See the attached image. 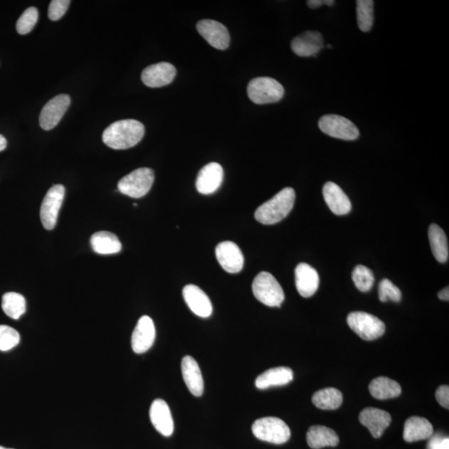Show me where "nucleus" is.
Here are the masks:
<instances>
[{"instance_id": "1", "label": "nucleus", "mask_w": 449, "mask_h": 449, "mask_svg": "<svg viewBox=\"0 0 449 449\" xmlns=\"http://www.w3.org/2000/svg\"><path fill=\"white\" fill-rule=\"evenodd\" d=\"M145 134V127L139 121L125 120L117 121L106 128L102 141L115 150H125L139 143Z\"/></svg>"}, {"instance_id": "2", "label": "nucleus", "mask_w": 449, "mask_h": 449, "mask_svg": "<svg viewBox=\"0 0 449 449\" xmlns=\"http://www.w3.org/2000/svg\"><path fill=\"white\" fill-rule=\"evenodd\" d=\"M295 200V190L290 187H286L273 199L258 207L255 212V220L264 225L278 223L293 209Z\"/></svg>"}, {"instance_id": "3", "label": "nucleus", "mask_w": 449, "mask_h": 449, "mask_svg": "<svg viewBox=\"0 0 449 449\" xmlns=\"http://www.w3.org/2000/svg\"><path fill=\"white\" fill-rule=\"evenodd\" d=\"M253 290L255 297L270 307H280L285 300L284 290L278 280L266 271L256 275Z\"/></svg>"}, {"instance_id": "4", "label": "nucleus", "mask_w": 449, "mask_h": 449, "mask_svg": "<svg viewBox=\"0 0 449 449\" xmlns=\"http://www.w3.org/2000/svg\"><path fill=\"white\" fill-rule=\"evenodd\" d=\"M248 95L255 105H268L279 102L285 95V90L274 78L259 77L249 83Z\"/></svg>"}, {"instance_id": "5", "label": "nucleus", "mask_w": 449, "mask_h": 449, "mask_svg": "<svg viewBox=\"0 0 449 449\" xmlns=\"http://www.w3.org/2000/svg\"><path fill=\"white\" fill-rule=\"evenodd\" d=\"M154 182V172L150 169L142 167L123 176L118 182L117 189L121 194L141 199L148 194Z\"/></svg>"}, {"instance_id": "6", "label": "nucleus", "mask_w": 449, "mask_h": 449, "mask_svg": "<svg viewBox=\"0 0 449 449\" xmlns=\"http://www.w3.org/2000/svg\"><path fill=\"white\" fill-rule=\"evenodd\" d=\"M255 438L261 441L274 444H283L290 438V429L283 421L275 417L258 419L253 426Z\"/></svg>"}, {"instance_id": "7", "label": "nucleus", "mask_w": 449, "mask_h": 449, "mask_svg": "<svg viewBox=\"0 0 449 449\" xmlns=\"http://www.w3.org/2000/svg\"><path fill=\"white\" fill-rule=\"evenodd\" d=\"M350 329L364 340H374L386 332V324L376 317L366 312L350 313L347 317Z\"/></svg>"}, {"instance_id": "8", "label": "nucleus", "mask_w": 449, "mask_h": 449, "mask_svg": "<svg viewBox=\"0 0 449 449\" xmlns=\"http://www.w3.org/2000/svg\"><path fill=\"white\" fill-rule=\"evenodd\" d=\"M319 127L325 134L338 139L353 141L359 136L358 127L347 117L339 115L323 116L319 121Z\"/></svg>"}, {"instance_id": "9", "label": "nucleus", "mask_w": 449, "mask_h": 449, "mask_svg": "<svg viewBox=\"0 0 449 449\" xmlns=\"http://www.w3.org/2000/svg\"><path fill=\"white\" fill-rule=\"evenodd\" d=\"M64 196L65 187L58 184L52 186L44 197L41 209V219L43 228L46 230L51 231L56 228Z\"/></svg>"}, {"instance_id": "10", "label": "nucleus", "mask_w": 449, "mask_h": 449, "mask_svg": "<svg viewBox=\"0 0 449 449\" xmlns=\"http://www.w3.org/2000/svg\"><path fill=\"white\" fill-rule=\"evenodd\" d=\"M71 98L67 95H60L48 101L39 116V125L43 130L49 131L56 127L70 105Z\"/></svg>"}, {"instance_id": "11", "label": "nucleus", "mask_w": 449, "mask_h": 449, "mask_svg": "<svg viewBox=\"0 0 449 449\" xmlns=\"http://www.w3.org/2000/svg\"><path fill=\"white\" fill-rule=\"evenodd\" d=\"M197 31L211 46L225 51L230 46L228 29L220 22L212 19H204L196 24Z\"/></svg>"}, {"instance_id": "12", "label": "nucleus", "mask_w": 449, "mask_h": 449, "mask_svg": "<svg viewBox=\"0 0 449 449\" xmlns=\"http://www.w3.org/2000/svg\"><path fill=\"white\" fill-rule=\"evenodd\" d=\"M216 259L226 273H240L244 266V255L238 245L233 241H223L216 248Z\"/></svg>"}, {"instance_id": "13", "label": "nucleus", "mask_w": 449, "mask_h": 449, "mask_svg": "<svg viewBox=\"0 0 449 449\" xmlns=\"http://www.w3.org/2000/svg\"><path fill=\"white\" fill-rule=\"evenodd\" d=\"M156 329L152 320L143 315L136 325L132 335V348L136 354H143L151 349L155 342Z\"/></svg>"}, {"instance_id": "14", "label": "nucleus", "mask_w": 449, "mask_h": 449, "mask_svg": "<svg viewBox=\"0 0 449 449\" xmlns=\"http://www.w3.org/2000/svg\"><path fill=\"white\" fill-rule=\"evenodd\" d=\"M176 74V68L171 63H155L142 71V81L147 87L161 88L170 85L174 81Z\"/></svg>"}, {"instance_id": "15", "label": "nucleus", "mask_w": 449, "mask_h": 449, "mask_svg": "<svg viewBox=\"0 0 449 449\" xmlns=\"http://www.w3.org/2000/svg\"><path fill=\"white\" fill-rule=\"evenodd\" d=\"M224 179V171L217 162L202 167L197 175L196 186L201 194L210 195L219 189Z\"/></svg>"}, {"instance_id": "16", "label": "nucleus", "mask_w": 449, "mask_h": 449, "mask_svg": "<svg viewBox=\"0 0 449 449\" xmlns=\"http://www.w3.org/2000/svg\"><path fill=\"white\" fill-rule=\"evenodd\" d=\"M295 285L302 297L309 298L317 292L319 285L317 270L307 263H300L295 270Z\"/></svg>"}, {"instance_id": "17", "label": "nucleus", "mask_w": 449, "mask_h": 449, "mask_svg": "<svg viewBox=\"0 0 449 449\" xmlns=\"http://www.w3.org/2000/svg\"><path fill=\"white\" fill-rule=\"evenodd\" d=\"M184 297L189 307L197 317L208 318L212 314V304L207 295L199 286L187 285L184 289Z\"/></svg>"}, {"instance_id": "18", "label": "nucleus", "mask_w": 449, "mask_h": 449, "mask_svg": "<svg viewBox=\"0 0 449 449\" xmlns=\"http://www.w3.org/2000/svg\"><path fill=\"white\" fill-rule=\"evenodd\" d=\"M359 422L366 427L374 438H379L383 435L386 429L391 423V414L376 408H366L359 414Z\"/></svg>"}, {"instance_id": "19", "label": "nucleus", "mask_w": 449, "mask_h": 449, "mask_svg": "<svg viewBox=\"0 0 449 449\" xmlns=\"http://www.w3.org/2000/svg\"><path fill=\"white\" fill-rule=\"evenodd\" d=\"M150 419L152 426L162 435L169 437L174 433V419H172L169 404L162 399L157 398L152 402L150 408Z\"/></svg>"}, {"instance_id": "20", "label": "nucleus", "mask_w": 449, "mask_h": 449, "mask_svg": "<svg viewBox=\"0 0 449 449\" xmlns=\"http://www.w3.org/2000/svg\"><path fill=\"white\" fill-rule=\"evenodd\" d=\"M324 48L322 34L317 31H307L295 37L291 42V48L300 57L317 56Z\"/></svg>"}, {"instance_id": "21", "label": "nucleus", "mask_w": 449, "mask_h": 449, "mask_svg": "<svg viewBox=\"0 0 449 449\" xmlns=\"http://www.w3.org/2000/svg\"><path fill=\"white\" fill-rule=\"evenodd\" d=\"M323 195L325 202L330 211L337 216H344L352 211V201L340 187L329 181L323 187Z\"/></svg>"}, {"instance_id": "22", "label": "nucleus", "mask_w": 449, "mask_h": 449, "mask_svg": "<svg viewBox=\"0 0 449 449\" xmlns=\"http://www.w3.org/2000/svg\"><path fill=\"white\" fill-rule=\"evenodd\" d=\"M181 373L189 391L196 397L202 396L204 381L199 364L191 356H185L181 361Z\"/></svg>"}, {"instance_id": "23", "label": "nucleus", "mask_w": 449, "mask_h": 449, "mask_svg": "<svg viewBox=\"0 0 449 449\" xmlns=\"http://www.w3.org/2000/svg\"><path fill=\"white\" fill-rule=\"evenodd\" d=\"M433 428L428 419L411 417L404 424L403 438L408 443L426 440L433 436Z\"/></svg>"}, {"instance_id": "24", "label": "nucleus", "mask_w": 449, "mask_h": 449, "mask_svg": "<svg viewBox=\"0 0 449 449\" xmlns=\"http://www.w3.org/2000/svg\"><path fill=\"white\" fill-rule=\"evenodd\" d=\"M292 369L288 367H278L266 370L255 379V386L265 389L274 386H282L293 381Z\"/></svg>"}, {"instance_id": "25", "label": "nucleus", "mask_w": 449, "mask_h": 449, "mask_svg": "<svg viewBox=\"0 0 449 449\" xmlns=\"http://www.w3.org/2000/svg\"><path fill=\"white\" fill-rule=\"evenodd\" d=\"M307 438L309 446L313 449L337 447L339 443L337 433L333 429L322 426L310 427Z\"/></svg>"}, {"instance_id": "26", "label": "nucleus", "mask_w": 449, "mask_h": 449, "mask_svg": "<svg viewBox=\"0 0 449 449\" xmlns=\"http://www.w3.org/2000/svg\"><path fill=\"white\" fill-rule=\"evenodd\" d=\"M92 248L100 255H113L120 253L122 244L117 236L110 231H98L92 236Z\"/></svg>"}, {"instance_id": "27", "label": "nucleus", "mask_w": 449, "mask_h": 449, "mask_svg": "<svg viewBox=\"0 0 449 449\" xmlns=\"http://www.w3.org/2000/svg\"><path fill=\"white\" fill-rule=\"evenodd\" d=\"M428 238L430 243L432 253L440 263H446L448 260V243L445 233L436 224H431L428 229Z\"/></svg>"}, {"instance_id": "28", "label": "nucleus", "mask_w": 449, "mask_h": 449, "mask_svg": "<svg viewBox=\"0 0 449 449\" xmlns=\"http://www.w3.org/2000/svg\"><path fill=\"white\" fill-rule=\"evenodd\" d=\"M369 392L377 399H389L401 396L402 389L399 384L387 377L374 379L369 384Z\"/></svg>"}, {"instance_id": "29", "label": "nucleus", "mask_w": 449, "mask_h": 449, "mask_svg": "<svg viewBox=\"0 0 449 449\" xmlns=\"http://www.w3.org/2000/svg\"><path fill=\"white\" fill-rule=\"evenodd\" d=\"M312 402L315 406L324 411H334L343 403L342 393L334 388L322 389L315 393Z\"/></svg>"}, {"instance_id": "30", "label": "nucleus", "mask_w": 449, "mask_h": 449, "mask_svg": "<svg viewBox=\"0 0 449 449\" xmlns=\"http://www.w3.org/2000/svg\"><path fill=\"white\" fill-rule=\"evenodd\" d=\"M2 309L9 317L19 319L26 312V299L16 292L6 293L2 298Z\"/></svg>"}, {"instance_id": "31", "label": "nucleus", "mask_w": 449, "mask_h": 449, "mask_svg": "<svg viewBox=\"0 0 449 449\" xmlns=\"http://www.w3.org/2000/svg\"><path fill=\"white\" fill-rule=\"evenodd\" d=\"M357 21L362 32H369L374 23V1L372 0H358Z\"/></svg>"}, {"instance_id": "32", "label": "nucleus", "mask_w": 449, "mask_h": 449, "mask_svg": "<svg viewBox=\"0 0 449 449\" xmlns=\"http://www.w3.org/2000/svg\"><path fill=\"white\" fill-rule=\"evenodd\" d=\"M352 280L357 289L362 292H367L371 290L374 283L372 270L362 265H357L354 269Z\"/></svg>"}, {"instance_id": "33", "label": "nucleus", "mask_w": 449, "mask_h": 449, "mask_svg": "<svg viewBox=\"0 0 449 449\" xmlns=\"http://www.w3.org/2000/svg\"><path fill=\"white\" fill-rule=\"evenodd\" d=\"M38 19V11L36 8L31 7L24 11L16 23V29L19 34L26 36L33 31Z\"/></svg>"}, {"instance_id": "34", "label": "nucleus", "mask_w": 449, "mask_h": 449, "mask_svg": "<svg viewBox=\"0 0 449 449\" xmlns=\"http://www.w3.org/2000/svg\"><path fill=\"white\" fill-rule=\"evenodd\" d=\"M21 342V335L16 329L0 325V352H9L16 347Z\"/></svg>"}, {"instance_id": "35", "label": "nucleus", "mask_w": 449, "mask_h": 449, "mask_svg": "<svg viewBox=\"0 0 449 449\" xmlns=\"http://www.w3.org/2000/svg\"><path fill=\"white\" fill-rule=\"evenodd\" d=\"M379 298L382 302L391 300L393 302H399L402 298L401 290L394 285L391 280L384 279L379 285Z\"/></svg>"}, {"instance_id": "36", "label": "nucleus", "mask_w": 449, "mask_h": 449, "mask_svg": "<svg viewBox=\"0 0 449 449\" xmlns=\"http://www.w3.org/2000/svg\"><path fill=\"white\" fill-rule=\"evenodd\" d=\"M69 0H53L48 7V18L53 21L60 19L68 11Z\"/></svg>"}, {"instance_id": "37", "label": "nucleus", "mask_w": 449, "mask_h": 449, "mask_svg": "<svg viewBox=\"0 0 449 449\" xmlns=\"http://www.w3.org/2000/svg\"><path fill=\"white\" fill-rule=\"evenodd\" d=\"M428 449H449L448 438L436 434L429 441Z\"/></svg>"}, {"instance_id": "38", "label": "nucleus", "mask_w": 449, "mask_h": 449, "mask_svg": "<svg viewBox=\"0 0 449 449\" xmlns=\"http://www.w3.org/2000/svg\"><path fill=\"white\" fill-rule=\"evenodd\" d=\"M436 399L441 406L449 408V387L448 386H442L437 389Z\"/></svg>"}, {"instance_id": "39", "label": "nucleus", "mask_w": 449, "mask_h": 449, "mask_svg": "<svg viewBox=\"0 0 449 449\" xmlns=\"http://www.w3.org/2000/svg\"><path fill=\"white\" fill-rule=\"evenodd\" d=\"M334 3V0H309L307 1L310 9H317L322 6H333Z\"/></svg>"}, {"instance_id": "40", "label": "nucleus", "mask_w": 449, "mask_h": 449, "mask_svg": "<svg viewBox=\"0 0 449 449\" xmlns=\"http://www.w3.org/2000/svg\"><path fill=\"white\" fill-rule=\"evenodd\" d=\"M438 296L439 299L442 300H446V302H448L449 300L448 286H447L446 288L443 289L441 291H439Z\"/></svg>"}, {"instance_id": "41", "label": "nucleus", "mask_w": 449, "mask_h": 449, "mask_svg": "<svg viewBox=\"0 0 449 449\" xmlns=\"http://www.w3.org/2000/svg\"><path fill=\"white\" fill-rule=\"evenodd\" d=\"M6 147H7L6 138L4 137L3 135L0 134V152H2L4 149H6Z\"/></svg>"}, {"instance_id": "42", "label": "nucleus", "mask_w": 449, "mask_h": 449, "mask_svg": "<svg viewBox=\"0 0 449 449\" xmlns=\"http://www.w3.org/2000/svg\"><path fill=\"white\" fill-rule=\"evenodd\" d=\"M0 449H13V448H4L2 446H0Z\"/></svg>"}]
</instances>
